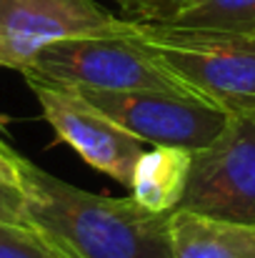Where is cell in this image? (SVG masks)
<instances>
[{
    "label": "cell",
    "mask_w": 255,
    "mask_h": 258,
    "mask_svg": "<svg viewBox=\"0 0 255 258\" xmlns=\"http://www.w3.org/2000/svg\"><path fill=\"white\" fill-rule=\"evenodd\" d=\"M20 193L30 226L68 258H173L170 213L133 196L88 193L23 156Z\"/></svg>",
    "instance_id": "1"
},
{
    "label": "cell",
    "mask_w": 255,
    "mask_h": 258,
    "mask_svg": "<svg viewBox=\"0 0 255 258\" xmlns=\"http://www.w3.org/2000/svg\"><path fill=\"white\" fill-rule=\"evenodd\" d=\"M0 223H10V226H30L28 216H25V201L23 193L13 185L0 183ZM33 228V226H30Z\"/></svg>",
    "instance_id": "13"
},
{
    "label": "cell",
    "mask_w": 255,
    "mask_h": 258,
    "mask_svg": "<svg viewBox=\"0 0 255 258\" xmlns=\"http://www.w3.org/2000/svg\"><path fill=\"white\" fill-rule=\"evenodd\" d=\"M175 211L255 223V110L230 113L220 136L193 153Z\"/></svg>",
    "instance_id": "4"
},
{
    "label": "cell",
    "mask_w": 255,
    "mask_h": 258,
    "mask_svg": "<svg viewBox=\"0 0 255 258\" xmlns=\"http://www.w3.org/2000/svg\"><path fill=\"white\" fill-rule=\"evenodd\" d=\"M0 183L20 190V156L0 143Z\"/></svg>",
    "instance_id": "14"
},
{
    "label": "cell",
    "mask_w": 255,
    "mask_h": 258,
    "mask_svg": "<svg viewBox=\"0 0 255 258\" xmlns=\"http://www.w3.org/2000/svg\"><path fill=\"white\" fill-rule=\"evenodd\" d=\"M85 98L103 110L113 123L150 146H170L200 151L210 146L225 128L228 113L198 98L168 93H105L83 90Z\"/></svg>",
    "instance_id": "7"
},
{
    "label": "cell",
    "mask_w": 255,
    "mask_h": 258,
    "mask_svg": "<svg viewBox=\"0 0 255 258\" xmlns=\"http://www.w3.org/2000/svg\"><path fill=\"white\" fill-rule=\"evenodd\" d=\"M165 25L255 33V0H188L175 20Z\"/></svg>",
    "instance_id": "10"
},
{
    "label": "cell",
    "mask_w": 255,
    "mask_h": 258,
    "mask_svg": "<svg viewBox=\"0 0 255 258\" xmlns=\"http://www.w3.org/2000/svg\"><path fill=\"white\" fill-rule=\"evenodd\" d=\"M123 33L95 0H0V68L25 71L53 43Z\"/></svg>",
    "instance_id": "6"
},
{
    "label": "cell",
    "mask_w": 255,
    "mask_h": 258,
    "mask_svg": "<svg viewBox=\"0 0 255 258\" xmlns=\"http://www.w3.org/2000/svg\"><path fill=\"white\" fill-rule=\"evenodd\" d=\"M0 258H68L30 226L0 223Z\"/></svg>",
    "instance_id": "11"
},
{
    "label": "cell",
    "mask_w": 255,
    "mask_h": 258,
    "mask_svg": "<svg viewBox=\"0 0 255 258\" xmlns=\"http://www.w3.org/2000/svg\"><path fill=\"white\" fill-rule=\"evenodd\" d=\"M25 81L55 138L68 143L90 168L130 188L135 163L145 153V143L113 123L78 88L55 86L35 78Z\"/></svg>",
    "instance_id": "5"
},
{
    "label": "cell",
    "mask_w": 255,
    "mask_h": 258,
    "mask_svg": "<svg viewBox=\"0 0 255 258\" xmlns=\"http://www.w3.org/2000/svg\"><path fill=\"white\" fill-rule=\"evenodd\" d=\"M123 33L143 45L198 100L223 113L255 110V33H228L123 18Z\"/></svg>",
    "instance_id": "2"
},
{
    "label": "cell",
    "mask_w": 255,
    "mask_h": 258,
    "mask_svg": "<svg viewBox=\"0 0 255 258\" xmlns=\"http://www.w3.org/2000/svg\"><path fill=\"white\" fill-rule=\"evenodd\" d=\"M128 20L140 23H173L188 0H115Z\"/></svg>",
    "instance_id": "12"
},
{
    "label": "cell",
    "mask_w": 255,
    "mask_h": 258,
    "mask_svg": "<svg viewBox=\"0 0 255 258\" xmlns=\"http://www.w3.org/2000/svg\"><path fill=\"white\" fill-rule=\"evenodd\" d=\"M193 166V151L153 146L145 151L133 171V198L155 213H170L180 203Z\"/></svg>",
    "instance_id": "9"
},
{
    "label": "cell",
    "mask_w": 255,
    "mask_h": 258,
    "mask_svg": "<svg viewBox=\"0 0 255 258\" xmlns=\"http://www.w3.org/2000/svg\"><path fill=\"white\" fill-rule=\"evenodd\" d=\"M173 258H255V223L170 211Z\"/></svg>",
    "instance_id": "8"
},
{
    "label": "cell",
    "mask_w": 255,
    "mask_h": 258,
    "mask_svg": "<svg viewBox=\"0 0 255 258\" xmlns=\"http://www.w3.org/2000/svg\"><path fill=\"white\" fill-rule=\"evenodd\" d=\"M23 76L83 90H105V93L150 90V93L195 98L143 45H138L125 33L53 43L33 60V66L23 71Z\"/></svg>",
    "instance_id": "3"
}]
</instances>
